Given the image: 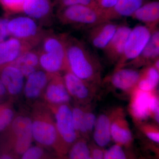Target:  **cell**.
Masks as SVG:
<instances>
[{
	"label": "cell",
	"mask_w": 159,
	"mask_h": 159,
	"mask_svg": "<svg viewBox=\"0 0 159 159\" xmlns=\"http://www.w3.org/2000/svg\"><path fill=\"white\" fill-rule=\"evenodd\" d=\"M68 70L98 87L101 84L102 65L97 55L80 40L66 34Z\"/></svg>",
	"instance_id": "1"
},
{
	"label": "cell",
	"mask_w": 159,
	"mask_h": 159,
	"mask_svg": "<svg viewBox=\"0 0 159 159\" xmlns=\"http://www.w3.org/2000/svg\"><path fill=\"white\" fill-rule=\"evenodd\" d=\"M63 25L87 30L106 21L102 11L92 6L76 5L61 9L58 14Z\"/></svg>",
	"instance_id": "2"
},
{
	"label": "cell",
	"mask_w": 159,
	"mask_h": 159,
	"mask_svg": "<svg viewBox=\"0 0 159 159\" xmlns=\"http://www.w3.org/2000/svg\"><path fill=\"white\" fill-rule=\"evenodd\" d=\"M10 37L28 44L34 48L40 44L46 33L29 16H19L9 20L8 25Z\"/></svg>",
	"instance_id": "3"
},
{
	"label": "cell",
	"mask_w": 159,
	"mask_h": 159,
	"mask_svg": "<svg viewBox=\"0 0 159 159\" xmlns=\"http://www.w3.org/2000/svg\"><path fill=\"white\" fill-rule=\"evenodd\" d=\"M157 29H151L144 25H138L132 29L125 42L122 57L116 66L115 70L123 67L137 58L148 43L153 31Z\"/></svg>",
	"instance_id": "4"
},
{
	"label": "cell",
	"mask_w": 159,
	"mask_h": 159,
	"mask_svg": "<svg viewBox=\"0 0 159 159\" xmlns=\"http://www.w3.org/2000/svg\"><path fill=\"white\" fill-rule=\"evenodd\" d=\"M131 103V111L136 120L141 121L151 116L158 117L159 99L152 92L140 90L136 88L134 90Z\"/></svg>",
	"instance_id": "5"
},
{
	"label": "cell",
	"mask_w": 159,
	"mask_h": 159,
	"mask_svg": "<svg viewBox=\"0 0 159 159\" xmlns=\"http://www.w3.org/2000/svg\"><path fill=\"white\" fill-rule=\"evenodd\" d=\"M11 129L15 136L13 149L16 154L21 156L32 144V120L25 116L16 117L11 122Z\"/></svg>",
	"instance_id": "6"
},
{
	"label": "cell",
	"mask_w": 159,
	"mask_h": 159,
	"mask_svg": "<svg viewBox=\"0 0 159 159\" xmlns=\"http://www.w3.org/2000/svg\"><path fill=\"white\" fill-rule=\"evenodd\" d=\"M55 125L60 138L67 145L77 141L78 133L74 128L72 109L67 104L58 106L55 112Z\"/></svg>",
	"instance_id": "7"
},
{
	"label": "cell",
	"mask_w": 159,
	"mask_h": 159,
	"mask_svg": "<svg viewBox=\"0 0 159 159\" xmlns=\"http://www.w3.org/2000/svg\"><path fill=\"white\" fill-rule=\"evenodd\" d=\"M33 140L42 147H54L60 138L55 124L44 117L32 120Z\"/></svg>",
	"instance_id": "8"
},
{
	"label": "cell",
	"mask_w": 159,
	"mask_h": 159,
	"mask_svg": "<svg viewBox=\"0 0 159 159\" xmlns=\"http://www.w3.org/2000/svg\"><path fill=\"white\" fill-rule=\"evenodd\" d=\"M119 24L106 20L87 30L88 41L95 48L103 50L116 33Z\"/></svg>",
	"instance_id": "9"
},
{
	"label": "cell",
	"mask_w": 159,
	"mask_h": 159,
	"mask_svg": "<svg viewBox=\"0 0 159 159\" xmlns=\"http://www.w3.org/2000/svg\"><path fill=\"white\" fill-rule=\"evenodd\" d=\"M131 29L125 24L119 25L113 36L102 50L106 58L112 64L116 65L122 57Z\"/></svg>",
	"instance_id": "10"
},
{
	"label": "cell",
	"mask_w": 159,
	"mask_h": 159,
	"mask_svg": "<svg viewBox=\"0 0 159 159\" xmlns=\"http://www.w3.org/2000/svg\"><path fill=\"white\" fill-rule=\"evenodd\" d=\"M62 77L71 97L81 101L91 99L97 88V86L80 79L68 70L65 72Z\"/></svg>",
	"instance_id": "11"
},
{
	"label": "cell",
	"mask_w": 159,
	"mask_h": 159,
	"mask_svg": "<svg viewBox=\"0 0 159 159\" xmlns=\"http://www.w3.org/2000/svg\"><path fill=\"white\" fill-rule=\"evenodd\" d=\"M142 71L130 67H122L115 70L109 78L114 88L124 92L133 91L142 75Z\"/></svg>",
	"instance_id": "12"
},
{
	"label": "cell",
	"mask_w": 159,
	"mask_h": 159,
	"mask_svg": "<svg viewBox=\"0 0 159 159\" xmlns=\"http://www.w3.org/2000/svg\"><path fill=\"white\" fill-rule=\"evenodd\" d=\"M159 57V31L157 28L152 32L150 40L139 56L123 67L136 69L147 66L152 64Z\"/></svg>",
	"instance_id": "13"
},
{
	"label": "cell",
	"mask_w": 159,
	"mask_h": 159,
	"mask_svg": "<svg viewBox=\"0 0 159 159\" xmlns=\"http://www.w3.org/2000/svg\"><path fill=\"white\" fill-rule=\"evenodd\" d=\"M0 78L11 96H17L23 92L26 78L15 66L9 64L0 67Z\"/></svg>",
	"instance_id": "14"
},
{
	"label": "cell",
	"mask_w": 159,
	"mask_h": 159,
	"mask_svg": "<svg viewBox=\"0 0 159 159\" xmlns=\"http://www.w3.org/2000/svg\"><path fill=\"white\" fill-rule=\"evenodd\" d=\"M32 49L28 44L13 37L0 42V67L12 63L21 54Z\"/></svg>",
	"instance_id": "15"
},
{
	"label": "cell",
	"mask_w": 159,
	"mask_h": 159,
	"mask_svg": "<svg viewBox=\"0 0 159 159\" xmlns=\"http://www.w3.org/2000/svg\"><path fill=\"white\" fill-rule=\"evenodd\" d=\"M45 96L48 102L55 105L66 104L70 100L71 97L60 74L52 75L45 90Z\"/></svg>",
	"instance_id": "16"
},
{
	"label": "cell",
	"mask_w": 159,
	"mask_h": 159,
	"mask_svg": "<svg viewBox=\"0 0 159 159\" xmlns=\"http://www.w3.org/2000/svg\"><path fill=\"white\" fill-rule=\"evenodd\" d=\"M52 75L39 69L27 77L23 89L26 98L33 99L39 97L45 90Z\"/></svg>",
	"instance_id": "17"
},
{
	"label": "cell",
	"mask_w": 159,
	"mask_h": 159,
	"mask_svg": "<svg viewBox=\"0 0 159 159\" xmlns=\"http://www.w3.org/2000/svg\"><path fill=\"white\" fill-rule=\"evenodd\" d=\"M146 0H118L116 5L103 12L105 20H115L123 17L131 16L145 3Z\"/></svg>",
	"instance_id": "18"
},
{
	"label": "cell",
	"mask_w": 159,
	"mask_h": 159,
	"mask_svg": "<svg viewBox=\"0 0 159 159\" xmlns=\"http://www.w3.org/2000/svg\"><path fill=\"white\" fill-rule=\"evenodd\" d=\"M131 17L141 22L149 28L157 29L159 22V2L152 1L145 3Z\"/></svg>",
	"instance_id": "19"
},
{
	"label": "cell",
	"mask_w": 159,
	"mask_h": 159,
	"mask_svg": "<svg viewBox=\"0 0 159 159\" xmlns=\"http://www.w3.org/2000/svg\"><path fill=\"white\" fill-rule=\"evenodd\" d=\"M38 51L39 67L43 70L51 75L68 70L66 58L52 53Z\"/></svg>",
	"instance_id": "20"
},
{
	"label": "cell",
	"mask_w": 159,
	"mask_h": 159,
	"mask_svg": "<svg viewBox=\"0 0 159 159\" xmlns=\"http://www.w3.org/2000/svg\"><path fill=\"white\" fill-rule=\"evenodd\" d=\"M10 64L16 67L27 78L40 68L39 51L34 49L26 51Z\"/></svg>",
	"instance_id": "21"
},
{
	"label": "cell",
	"mask_w": 159,
	"mask_h": 159,
	"mask_svg": "<svg viewBox=\"0 0 159 159\" xmlns=\"http://www.w3.org/2000/svg\"><path fill=\"white\" fill-rule=\"evenodd\" d=\"M51 10V0H25L23 8L28 16L39 20L47 19Z\"/></svg>",
	"instance_id": "22"
},
{
	"label": "cell",
	"mask_w": 159,
	"mask_h": 159,
	"mask_svg": "<svg viewBox=\"0 0 159 159\" xmlns=\"http://www.w3.org/2000/svg\"><path fill=\"white\" fill-rule=\"evenodd\" d=\"M111 122L109 117L105 114H101L97 118L93 131L94 142L99 147H105L111 142Z\"/></svg>",
	"instance_id": "23"
},
{
	"label": "cell",
	"mask_w": 159,
	"mask_h": 159,
	"mask_svg": "<svg viewBox=\"0 0 159 159\" xmlns=\"http://www.w3.org/2000/svg\"><path fill=\"white\" fill-rule=\"evenodd\" d=\"M111 139L119 145H128L132 140V134L128 124L122 118L111 122Z\"/></svg>",
	"instance_id": "24"
},
{
	"label": "cell",
	"mask_w": 159,
	"mask_h": 159,
	"mask_svg": "<svg viewBox=\"0 0 159 159\" xmlns=\"http://www.w3.org/2000/svg\"><path fill=\"white\" fill-rule=\"evenodd\" d=\"M91 156V150L85 140L76 141L69 151L68 159H88Z\"/></svg>",
	"instance_id": "25"
},
{
	"label": "cell",
	"mask_w": 159,
	"mask_h": 159,
	"mask_svg": "<svg viewBox=\"0 0 159 159\" xmlns=\"http://www.w3.org/2000/svg\"><path fill=\"white\" fill-rule=\"evenodd\" d=\"M97 119V118L93 113L85 111L78 134L83 135H89L93 131Z\"/></svg>",
	"instance_id": "26"
},
{
	"label": "cell",
	"mask_w": 159,
	"mask_h": 159,
	"mask_svg": "<svg viewBox=\"0 0 159 159\" xmlns=\"http://www.w3.org/2000/svg\"><path fill=\"white\" fill-rule=\"evenodd\" d=\"M20 156V159H45L46 152L42 146L31 145Z\"/></svg>",
	"instance_id": "27"
},
{
	"label": "cell",
	"mask_w": 159,
	"mask_h": 159,
	"mask_svg": "<svg viewBox=\"0 0 159 159\" xmlns=\"http://www.w3.org/2000/svg\"><path fill=\"white\" fill-rule=\"evenodd\" d=\"M25 0H0V3L6 11L11 13L23 12Z\"/></svg>",
	"instance_id": "28"
},
{
	"label": "cell",
	"mask_w": 159,
	"mask_h": 159,
	"mask_svg": "<svg viewBox=\"0 0 159 159\" xmlns=\"http://www.w3.org/2000/svg\"><path fill=\"white\" fill-rule=\"evenodd\" d=\"M14 119V113L8 107L0 108V132L4 130Z\"/></svg>",
	"instance_id": "29"
},
{
	"label": "cell",
	"mask_w": 159,
	"mask_h": 159,
	"mask_svg": "<svg viewBox=\"0 0 159 159\" xmlns=\"http://www.w3.org/2000/svg\"><path fill=\"white\" fill-rule=\"evenodd\" d=\"M103 159H126V157L121 145L117 144L104 152Z\"/></svg>",
	"instance_id": "30"
},
{
	"label": "cell",
	"mask_w": 159,
	"mask_h": 159,
	"mask_svg": "<svg viewBox=\"0 0 159 159\" xmlns=\"http://www.w3.org/2000/svg\"><path fill=\"white\" fill-rule=\"evenodd\" d=\"M85 111L80 107H75L72 109V117L75 130L78 134Z\"/></svg>",
	"instance_id": "31"
},
{
	"label": "cell",
	"mask_w": 159,
	"mask_h": 159,
	"mask_svg": "<svg viewBox=\"0 0 159 159\" xmlns=\"http://www.w3.org/2000/svg\"><path fill=\"white\" fill-rule=\"evenodd\" d=\"M61 9L76 5L92 6L96 7L94 0H59Z\"/></svg>",
	"instance_id": "32"
},
{
	"label": "cell",
	"mask_w": 159,
	"mask_h": 159,
	"mask_svg": "<svg viewBox=\"0 0 159 159\" xmlns=\"http://www.w3.org/2000/svg\"><path fill=\"white\" fill-rule=\"evenodd\" d=\"M95 6L102 12L112 8L118 0H94Z\"/></svg>",
	"instance_id": "33"
},
{
	"label": "cell",
	"mask_w": 159,
	"mask_h": 159,
	"mask_svg": "<svg viewBox=\"0 0 159 159\" xmlns=\"http://www.w3.org/2000/svg\"><path fill=\"white\" fill-rule=\"evenodd\" d=\"M9 20L5 18L0 19V42L8 39L10 36L8 28Z\"/></svg>",
	"instance_id": "34"
},
{
	"label": "cell",
	"mask_w": 159,
	"mask_h": 159,
	"mask_svg": "<svg viewBox=\"0 0 159 159\" xmlns=\"http://www.w3.org/2000/svg\"><path fill=\"white\" fill-rule=\"evenodd\" d=\"M145 134L148 139L152 142L159 143V134L157 129L152 128H147L145 129Z\"/></svg>",
	"instance_id": "35"
},
{
	"label": "cell",
	"mask_w": 159,
	"mask_h": 159,
	"mask_svg": "<svg viewBox=\"0 0 159 159\" xmlns=\"http://www.w3.org/2000/svg\"><path fill=\"white\" fill-rule=\"evenodd\" d=\"M103 153L99 148H95L91 152V156L93 159H103Z\"/></svg>",
	"instance_id": "36"
},
{
	"label": "cell",
	"mask_w": 159,
	"mask_h": 159,
	"mask_svg": "<svg viewBox=\"0 0 159 159\" xmlns=\"http://www.w3.org/2000/svg\"><path fill=\"white\" fill-rule=\"evenodd\" d=\"M7 93L6 87L0 78V97H4Z\"/></svg>",
	"instance_id": "37"
},
{
	"label": "cell",
	"mask_w": 159,
	"mask_h": 159,
	"mask_svg": "<svg viewBox=\"0 0 159 159\" xmlns=\"http://www.w3.org/2000/svg\"><path fill=\"white\" fill-rule=\"evenodd\" d=\"M0 159H15L14 157L9 153H4L0 156Z\"/></svg>",
	"instance_id": "38"
},
{
	"label": "cell",
	"mask_w": 159,
	"mask_h": 159,
	"mask_svg": "<svg viewBox=\"0 0 159 159\" xmlns=\"http://www.w3.org/2000/svg\"><path fill=\"white\" fill-rule=\"evenodd\" d=\"M88 159H93V158L92 157L90 156L89 157V158Z\"/></svg>",
	"instance_id": "39"
},
{
	"label": "cell",
	"mask_w": 159,
	"mask_h": 159,
	"mask_svg": "<svg viewBox=\"0 0 159 159\" xmlns=\"http://www.w3.org/2000/svg\"><path fill=\"white\" fill-rule=\"evenodd\" d=\"M1 98H2V97H0V101H1Z\"/></svg>",
	"instance_id": "40"
}]
</instances>
